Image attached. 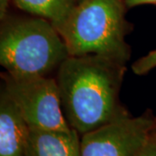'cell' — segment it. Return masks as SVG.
I'll use <instances>...</instances> for the list:
<instances>
[{
    "label": "cell",
    "mask_w": 156,
    "mask_h": 156,
    "mask_svg": "<svg viewBox=\"0 0 156 156\" xmlns=\"http://www.w3.org/2000/svg\"><path fill=\"white\" fill-rule=\"evenodd\" d=\"M69 56L60 33L48 20L8 14L1 20L0 63L13 76H44Z\"/></svg>",
    "instance_id": "cell-2"
},
{
    "label": "cell",
    "mask_w": 156,
    "mask_h": 156,
    "mask_svg": "<svg viewBox=\"0 0 156 156\" xmlns=\"http://www.w3.org/2000/svg\"><path fill=\"white\" fill-rule=\"evenodd\" d=\"M28 156H82L81 136L71 131L30 128Z\"/></svg>",
    "instance_id": "cell-7"
},
{
    "label": "cell",
    "mask_w": 156,
    "mask_h": 156,
    "mask_svg": "<svg viewBox=\"0 0 156 156\" xmlns=\"http://www.w3.org/2000/svg\"><path fill=\"white\" fill-rule=\"evenodd\" d=\"M78 3V5H80V4H82V3H83L85 0H76Z\"/></svg>",
    "instance_id": "cell-14"
},
{
    "label": "cell",
    "mask_w": 156,
    "mask_h": 156,
    "mask_svg": "<svg viewBox=\"0 0 156 156\" xmlns=\"http://www.w3.org/2000/svg\"><path fill=\"white\" fill-rule=\"evenodd\" d=\"M138 156H156V142L149 140L148 143L142 149Z\"/></svg>",
    "instance_id": "cell-10"
},
{
    "label": "cell",
    "mask_w": 156,
    "mask_h": 156,
    "mask_svg": "<svg viewBox=\"0 0 156 156\" xmlns=\"http://www.w3.org/2000/svg\"><path fill=\"white\" fill-rule=\"evenodd\" d=\"M126 64L96 55L69 56L56 72L62 108L69 126L83 135L129 112L120 92Z\"/></svg>",
    "instance_id": "cell-1"
},
{
    "label": "cell",
    "mask_w": 156,
    "mask_h": 156,
    "mask_svg": "<svg viewBox=\"0 0 156 156\" xmlns=\"http://www.w3.org/2000/svg\"><path fill=\"white\" fill-rule=\"evenodd\" d=\"M156 68V49L141 56L132 65V70L135 75L143 76Z\"/></svg>",
    "instance_id": "cell-9"
},
{
    "label": "cell",
    "mask_w": 156,
    "mask_h": 156,
    "mask_svg": "<svg viewBox=\"0 0 156 156\" xmlns=\"http://www.w3.org/2000/svg\"><path fill=\"white\" fill-rule=\"evenodd\" d=\"M128 9L143 5H156V0H125Z\"/></svg>",
    "instance_id": "cell-11"
},
{
    "label": "cell",
    "mask_w": 156,
    "mask_h": 156,
    "mask_svg": "<svg viewBox=\"0 0 156 156\" xmlns=\"http://www.w3.org/2000/svg\"><path fill=\"white\" fill-rule=\"evenodd\" d=\"M150 139L154 140V142H156V116H154V125H153L152 129H151Z\"/></svg>",
    "instance_id": "cell-13"
},
{
    "label": "cell",
    "mask_w": 156,
    "mask_h": 156,
    "mask_svg": "<svg viewBox=\"0 0 156 156\" xmlns=\"http://www.w3.org/2000/svg\"><path fill=\"white\" fill-rule=\"evenodd\" d=\"M12 0H0V21L9 14V8Z\"/></svg>",
    "instance_id": "cell-12"
},
{
    "label": "cell",
    "mask_w": 156,
    "mask_h": 156,
    "mask_svg": "<svg viewBox=\"0 0 156 156\" xmlns=\"http://www.w3.org/2000/svg\"><path fill=\"white\" fill-rule=\"evenodd\" d=\"M154 115L150 109L130 114L81 135L82 156H138L150 140Z\"/></svg>",
    "instance_id": "cell-5"
},
{
    "label": "cell",
    "mask_w": 156,
    "mask_h": 156,
    "mask_svg": "<svg viewBox=\"0 0 156 156\" xmlns=\"http://www.w3.org/2000/svg\"><path fill=\"white\" fill-rule=\"evenodd\" d=\"M127 10L125 0H85L78 5L61 33L69 56L96 55L127 64L131 48L126 36L133 29Z\"/></svg>",
    "instance_id": "cell-3"
},
{
    "label": "cell",
    "mask_w": 156,
    "mask_h": 156,
    "mask_svg": "<svg viewBox=\"0 0 156 156\" xmlns=\"http://www.w3.org/2000/svg\"><path fill=\"white\" fill-rule=\"evenodd\" d=\"M30 130L17 104L1 85L0 156H28Z\"/></svg>",
    "instance_id": "cell-6"
},
{
    "label": "cell",
    "mask_w": 156,
    "mask_h": 156,
    "mask_svg": "<svg viewBox=\"0 0 156 156\" xmlns=\"http://www.w3.org/2000/svg\"><path fill=\"white\" fill-rule=\"evenodd\" d=\"M2 86L15 101L29 127L43 130L71 131L62 108L56 78L44 76L1 74Z\"/></svg>",
    "instance_id": "cell-4"
},
{
    "label": "cell",
    "mask_w": 156,
    "mask_h": 156,
    "mask_svg": "<svg viewBox=\"0 0 156 156\" xmlns=\"http://www.w3.org/2000/svg\"><path fill=\"white\" fill-rule=\"evenodd\" d=\"M12 3L23 12L48 20L60 35L78 6L76 0H12Z\"/></svg>",
    "instance_id": "cell-8"
}]
</instances>
